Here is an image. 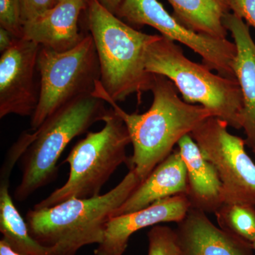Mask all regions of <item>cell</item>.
I'll list each match as a JSON object with an SVG mask.
<instances>
[{"label": "cell", "instance_id": "20", "mask_svg": "<svg viewBox=\"0 0 255 255\" xmlns=\"http://www.w3.org/2000/svg\"><path fill=\"white\" fill-rule=\"evenodd\" d=\"M148 255H182L175 229L155 225L147 233Z\"/></svg>", "mask_w": 255, "mask_h": 255}, {"label": "cell", "instance_id": "17", "mask_svg": "<svg viewBox=\"0 0 255 255\" xmlns=\"http://www.w3.org/2000/svg\"><path fill=\"white\" fill-rule=\"evenodd\" d=\"M174 17L186 27L205 36L226 39L223 19L231 12L229 0H167Z\"/></svg>", "mask_w": 255, "mask_h": 255}, {"label": "cell", "instance_id": "22", "mask_svg": "<svg viewBox=\"0 0 255 255\" xmlns=\"http://www.w3.org/2000/svg\"><path fill=\"white\" fill-rule=\"evenodd\" d=\"M21 5L23 23L37 17L51 9L59 0H18Z\"/></svg>", "mask_w": 255, "mask_h": 255}, {"label": "cell", "instance_id": "14", "mask_svg": "<svg viewBox=\"0 0 255 255\" xmlns=\"http://www.w3.org/2000/svg\"><path fill=\"white\" fill-rule=\"evenodd\" d=\"M223 24L231 32L237 50L233 70L243 95L245 141L247 146L253 149L255 147V43L249 26L237 15L228 13Z\"/></svg>", "mask_w": 255, "mask_h": 255}, {"label": "cell", "instance_id": "15", "mask_svg": "<svg viewBox=\"0 0 255 255\" xmlns=\"http://www.w3.org/2000/svg\"><path fill=\"white\" fill-rule=\"evenodd\" d=\"M187 169L188 200L191 209L216 213L223 205V184L217 170L205 159L190 134L177 143Z\"/></svg>", "mask_w": 255, "mask_h": 255}, {"label": "cell", "instance_id": "12", "mask_svg": "<svg viewBox=\"0 0 255 255\" xmlns=\"http://www.w3.org/2000/svg\"><path fill=\"white\" fill-rule=\"evenodd\" d=\"M182 255H254L249 242L215 226L199 210H189L174 228Z\"/></svg>", "mask_w": 255, "mask_h": 255}, {"label": "cell", "instance_id": "3", "mask_svg": "<svg viewBox=\"0 0 255 255\" xmlns=\"http://www.w3.org/2000/svg\"><path fill=\"white\" fill-rule=\"evenodd\" d=\"M87 24L100 61V83L109 97L117 102L151 91L154 74L145 69L147 46L159 35L142 33L129 26L100 4L87 0Z\"/></svg>", "mask_w": 255, "mask_h": 255}, {"label": "cell", "instance_id": "6", "mask_svg": "<svg viewBox=\"0 0 255 255\" xmlns=\"http://www.w3.org/2000/svg\"><path fill=\"white\" fill-rule=\"evenodd\" d=\"M105 126L89 132L75 144L63 163L70 174L63 186L55 189L33 209H44L71 199H90L101 195L102 188L123 164H128L127 147L131 143L127 126L112 108L103 119Z\"/></svg>", "mask_w": 255, "mask_h": 255}, {"label": "cell", "instance_id": "5", "mask_svg": "<svg viewBox=\"0 0 255 255\" xmlns=\"http://www.w3.org/2000/svg\"><path fill=\"white\" fill-rule=\"evenodd\" d=\"M105 103L92 95L80 97L51 114L36 130L26 132L29 144L21 157L22 177L14 191L15 200H26L54 180L64 150L75 137L103 122L109 111Z\"/></svg>", "mask_w": 255, "mask_h": 255}, {"label": "cell", "instance_id": "23", "mask_svg": "<svg viewBox=\"0 0 255 255\" xmlns=\"http://www.w3.org/2000/svg\"><path fill=\"white\" fill-rule=\"evenodd\" d=\"M231 12L255 28V0H229Z\"/></svg>", "mask_w": 255, "mask_h": 255}, {"label": "cell", "instance_id": "26", "mask_svg": "<svg viewBox=\"0 0 255 255\" xmlns=\"http://www.w3.org/2000/svg\"><path fill=\"white\" fill-rule=\"evenodd\" d=\"M0 255H24L18 251H15L14 248H11V246L5 240L1 239L0 241Z\"/></svg>", "mask_w": 255, "mask_h": 255}, {"label": "cell", "instance_id": "10", "mask_svg": "<svg viewBox=\"0 0 255 255\" xmlns=\"http://www.w3.org/2000/svg\"><path fill=\"white\" fill-rule=\"evenodd\" d=\"M41 46L35 42L16 38L13 46L0 58V118L15 114L30 117L39 100L37 87V62Z\"/></svg>", "mask_w": 255, "mask_h": 255}, {"label": "cell", "instance_id": "9", "mask_svg": "<svg viewBox=\"0 0 255 255\" xmlns=\"http://www.w3.org/2000/svg\"><path fill=\"white\" fill-rule=\"evenodd\" d=\"M116 15L130 24L155 28L167 39L185 45L197 53L211 70L225 78L236 79L234 42L193 31L169 14L157 0H124Z\"/></svg>", "mask_w": 255, "mask_h": 255}, {"label": "cell", "instance_id": "24", "mask_svg": "<svg viewBox=\"0 0 255 255\" xmlns=\"http://www.w3.org/2000/svg\"><path fill=\"white\" fill-rule=\"evenodd\" d=\"M16 38L13 36L9 31L0 28V52L4 53L14 44Z\"/></svg>", "mask_w": 255, "mask_h": 255}, {"label": "cell", "instance_id": "21", "mask_svg": "<svg viewBox=\"0 0 255 255\" xmlns=\"http://www.w3.org/2000/svg\"><path fill=\"white\" fill-rule=\"evenodd\" d=\"M0 28L16 38H23V21L18 0H0Z\"/></svg>", "mask_w": 255, "mask_h": 255}, {"label": "cell", "instance_id": "1", "mask_svg": "<svg viewBox=\"0 0 255 255\" xmlns=\"http://www.w3.org/2000/svg\"><path fill=\"white\" fill-rule=\"evenodd\" d=\"M153 102L143 114H128L111 100L97 82L92 95L110 105L127 126L132 145L129 169L144 181L174 150L184 135L190 134L212 114L202 106L191 105L179 98L177 87L166 77L154 74Z\"/></svg>", "mask_w": 255, "mask_h": 255}, {"label": "cell", "instance_id": "7", "mask_svg": "<svg viewBox=\"0 0 255 255\" xmlns=\"http://www.w3.org/2000/svg\"><path fill=\"white\" fill-rule=\"evenodd\" d=\"M39 100L31 117V130L76 99L91 95L100 81V61L90 33L72 49L55 51L41 46L37 62Z\"/></svg>", "mask_w": 255, "mask_h": 255}, {"label": "cell", "instance_id": "2", "mask_svg": "<svg viewBox=\"0 0 255 255\" xmlns=\"http://www.w3.org/2000/svg\"><path fill=\"white\" fill-rule=\"evenodd\" d=\"M142 182L133 169L118 185L90 199H71L26 214L32 237L54 255H75L82 247L100 245L107 223Z\"/></svg>", "mask_w": 255, "mask_h": 255}, {"label": "cell", "instance_id": "28", "mask_svg": "<svg viewBox=\"0 0 255 255\" xmlns=\"http://www.w3.org/2000/svg\"><path fill=\"white\" fill-rule=\"evenodd\" d=\"M253 248H254V250L255 251V241L254 242V243H253Z\"/></svg>", "mask_w": 255, "mask_h": 255}, {"label": "cell", "instance_id": "13", "mask_svg": "<svg viewBox=\"0 0 255 255\" xmlns=\"http://www.w3.org/2000/svg\"><path fill=\"white\" fill-rule=\"evenodd\" d=\"M86 6L87 0H59L51 9L23 23V38L55 51L72 49L85 38L79 31L78 21Z\"/></svg>", "mask_w": 255, "mask_h": 255}, {"label": "cell", "instance_id": "27", "mask_svg": "<svg viewBox=\"0 0 255 255\" xmlns=\"http://www.w3.org/2000/svg\"><path fill=\"white\" fill-rule=\"evenodd\" d=\"M252 150H253V153L255 154V148L252 149Z\"/></svg>", "mask_w": 255, "mask_h": 255}, {"label": "cell", "instance_id": "18", "mask_svg": "<svg viewBox=\"0 0 255 255\" xmlns=\"http://www.w3.org/2000/svg\"><path fill=\"white\" fill-rule=\"evenodd\" d=\"M0 231L15 251L24 255H54L50 248L32 237L27 223L9 194V177L0 176Z\"/></svg>", "mask_w": 255, "mask_h": 255}, {"label": "cell", "instance_id": "8", "mask_svg": "<svg viewBox=\"0 0 255 255\" xmlns=\"http://www.w3.org/2000/svg\"><path fill=\"white\" fill-rule=\"evenodd\" d=\"M228 127L225 121L210 117L190 135L217 170L223 204L255 206V163L247 153L245 139L230 133Z\"/></svg>", "mask_w": 255, "mask_h": 255}, {"label": "cell", "instance_id": "25", "mask_svg": "<svg viewBox=\"0 0 255 255\" xmlns=\"http://www.w3.org/2000/svg\"><path fill=\"white\" fill-rule=\"evenodd\" d=\"M98 1L102 6H105L106 9L116 14L124 0H98Z\"/></svg>", "mask_w": 255, "mask_h": 255}, {"label": "cell", "instance_id": "16", "mask_svg": "<svg viewBox=\"0 0 255 255\" xmlns=\"http://www.w3.org/2000/svg\"><path fill=\"white\" fill-rule=\"evenodd\" d=\"M187 191V166L177 148L139 184L123 205L116 211L114 217L140 211L166 198L186 194Z\"/></svg>", "mask_w": 255, "mask_h": 255}, {"label": "cell", "instance_id": "11", "mask_svg": "<svg viewBox=\"0 0 255 255\" xmlns=\"http://www.w3.org/2000/svg\"><path fill=\"white\" fill-rule=\"evenodd\" d=\"M190 208L187 195L178 194L156 201L140 211L112 218L95 255H123L132 234L159 223H177L185 217Z\"/></svg>", "mask_w": 255, "mask_h": 255}, {"label": "cell", "instance_id": "4", "mask_svg": "<svg viewBox=\"0 0 255 255\" xmlns=\"http://www.w3.org/2000/svg\"><path fill=\"white\" fill-rule=\"evenodd\" d=\"M145 69L171 80L187 103L202 106L228 127L243 128V95L236 79L214 74L204 64L191 61L182 48L162 35L149 44Z\"/></svg>", "mask_w": 255, "mask_h": 255}, {"label": "cell", "instance_id": "19", "mask_svg": "<svg viewBox=\"0 0 255 255\" xmlns=\"http://www.w3.org/2000/svg\"><path fill=\"white\" fill-rule=\"evenodd\" d=\"M215 215L221 229L253 244L255 241V206L223 204Z\"/></svg>", "mask_w": 255, "mask_h": 255}]
</instances>
